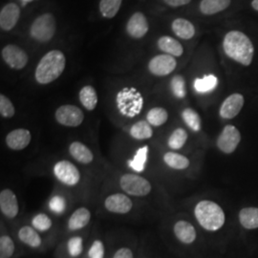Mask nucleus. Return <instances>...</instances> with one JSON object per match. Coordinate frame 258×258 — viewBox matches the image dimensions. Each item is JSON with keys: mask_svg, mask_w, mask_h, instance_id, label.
<instances>
[{"mask_svg": "<svg viewBox=\"0 0 258 258\" xmlns=\"http://www.w3.org/2000/svg\"><path fill=\"white\" fill-rule=\"evenodd\" d=\"M225 54L232 60L244 66H249L254 55V47L248 36L240 31L229 32L223 41Z\"/></svg>", "mask_w": 258, "mask_h": 258, "instance_id": "nucleus-1", "label": "nucleus"}, {"mask_svg": "<svg viewBox=\"0 0 258 258\" xmlns=\"http://www.w3.org/2000/svg\"><path fill=\"white\" fill-rule=\"evenodd\" d=\"M66 58L59 50L48 52L38 62L35 73L36 81L39 84H48L57 80L63 73Z\"/></svg>", "mask_w": 258, "mask_h": 258, "instance_id": "nucleus-2", "label": "nucleus"}, {"mask_svg": "<svg viewBox=\"0 0 258 258\" xmlns=\"http://www.w3.org/2000/svg\"><path fill=\"white\" fill-rule=\"evenodd\" d=\"M194 214L200 226L207 231H218L225 223V213L221 207L210 200H203L197 204Z\"/></svg>", "mask_w": 258, "mask_h": 258, "instance_id": "nucleus-3", "label": "nucleus"}, {"mask_svg": "<svg viewBox=\"0 0 258 258\" xmlns=\"http://www.w3.org/2000/svg\"><path fill=\"white\" fill-rule=\"evenodd\" d=\"M143 97L135 88H124L117 95V106L123 116L134 118L143 109Z\"/></svg>", "mask_w": 258, "mask_h": 258, "instance_id": "nucleus-4", "label": "nucleus"}, {"mask_svg": "<svg viewBox=\"0 0 258 258\" xmlns=\"http://www.w3.org/2000/svg\"><path fill=\"white\" fill-rule=\"evenodd\" d=\"M55 30L56 23L54 16L44 14L34 20L30 29V35L37 41L47 42L53 38Z\"/></svg>", "mask_w": 258, "mask_h": 258, "instance_id": "nucleus-5", "label": "nucleus"}, {"mask_svg": "<svg viewBox=\"0 0 258 258\" xmlns=\"http://www.w3.org/2000/svg\"><path fill=\"white\" fill-rule=\"evenodd\" d=\"M121 189L132 196L144 197L150 194L151 184L146 178L137 174L126 173L120 179Z\"/></svg>", "mask_w": 258, "mask_h": 258, "instance_id": "nucleus-6", "label": "nucleus"}, {"mask_svg": "<svg viewBox=\"0 0 258 258\" xmlns=\"http://www.w3.org/2000/svg\"><path fill=\"white\" fill-rule=\"evenodd\" d=\"M55 117L59 124L68 127H77L81 125L84 120L83 110L71 104L59 106L55 111Z\"/></svg>", "mask_w": 258, "mask_h": 258, "instance_id": "nucleus-7", "label": "nucleus"}, {"mask_svg": "<svg viewBox=\"0 0 258 258\" xmlns=\"http://www.w3.org/2000/svg\"><path fill=\"white\" fill-rule=\"evenodd\" d=\"M53 171L59 182L69 186H74L81 180V173L78 167L66 160L57 162L54 166Z\"/></svg>", "mask_w": 258, "mask_h": 258, "instance_id": "nucleus-8", "label": "nucleus"}, {"mask_svg": "<svg viewBox=\"0 0 258 258\" xmlns=\"http://www.w3.org/2000/svg\"><path fill=\"white\" fill-rule=\"evenodd\" d=\"M2 58L12 69L21 70L28 63L27 53L20 47L9 44L2 49Z\"/></svg>", "mask_w": 258, "mask_h": 258, "instance_id": "nucleus-9", "label": "nucleus"}, {"mask_svg": "<svg viewBox=\"0 0 258 258\" xmlns=\"http://www.w3.org/2000/svg\"><path fill=\"white\" fill-rule=\"evenodd\" d=\"M241 141L239 130L233 125H226L217 139V147L226 154L232 153Z\"/></svg>", "mask_w": 258, "mask_h": 258, "instance_id": "nucleus-10", "label": "nucleus"}, {"mask_svg": "<svg viewBox=\"0 0 258 258\" xmlns=\"http://www.w3.org/2000/svg\"><path fill=\"white\" fill-rule=\"evenodd\" d=\"M177 61L174 56L170 55H158L148 63V70L151 74L164 77L171 74L175 70Z\"/></svg>", "mask_w": 258, "mask_h": 258, "instance_id": "nucleus-11", "label": "nucleus"}, {"mask_svg": "<svg viewBox=\"0 0 258 258\" xmlns=\"http://www.w3.org/2000/svg\"><path fill=\"white\" fill-rule=\"evenodd\" d=\"M104 206L108 212L125 214L132 210L133 203L125 194H111L105 199Z\"/></svg>", "mask_w": 258, "mask_h": 258, "instance_id": "nucleus-12", "label": "nucleus"}, {"mask_svg": "<svg viewBox=\"0 0 258 258\" xmlns=\"http://www.w3.org/2000/svg\"><path fill=\"white\" fill-rule=\"evenodd\" d=\"M0 211L10 219L17 217L19 214V206L15 192L9 189H3L0 192Z\"/></svg>", "mask_w": 258, "mask_h": 258, "instance_id": "nucleus-13", "label": "nucleus"}, {"mask_svg": "<svg viewBox=\"0 0 258 258\" xmlns=\"http://www.w3.org/2000/svg\"><path fill=\"white\" fill-rule=\"evenodd\" d=\"M244 105V97L238 94H232L229 96L223 103L220 107V116L223 119L231 120L234 117H236L239 114L240 111L242 110Z\"/></svg>", "mask_w": 258, "mask_h": 258, "instance_id": "nucleus-14", "label": "nucleus"}, {"mask_svg": "<svg viewBox=\"0 0 258 258\" xmlns=\"http://www.w3.org/2000/svg\"><path fill=\"white\" fill-rule=\"evenodd\" d=\"M20 18V9L16 3L5 5L0 12V28L3 31H11L18 24Z\"/></svg>", "mask_w": 258, "mask_h": 258, "instance_id": "nucleus-15", "label": "nucleus"}, {"mask_svg": "<svg viewBox=\"0 0 258 258\" xmlns=\"http://www.w3.org/2000/svg\"><path fill=\"white\" fill-rule=\"evenodd\" d=\"M32 141L31 132L25 128H18L11 131L6 136V145L12 150L19 151L27 148Z\"/></svg>", "mask_w": 258, "mask_h": 258, "instance_id": "nucleus-16", "label": "nucleus"}, {"mask_svg": "<svg viewBox=\"0 0 258 258\" xmlns=\"http://www.w3.org/2000/svg\"><path fill=\"white\" fill-rule=\"evenodd\" d=\"M126 32L133 38H142L148 34V19L143 13L137 12L131 16L126 25Z\"/></svg>", "mask_w": 258, "mask_h": 258, "instance_id": "nucleus-17", "label": "nucleus"}, {"mask_svg": "<svg viewBox=\"0 0 258 258\" xmlns=\"http://www.w3.org/2000/svg\"><path fill=\"white\" fill-rule=\"evenodd\" d=\"M69 153L77 162L83 165H88L94 160L91 149L81 142H73L69 147Z\"/></svg>", "mask_w": 258, "mask_h": 258, "instance_id": "nucleus-18", "label": "nucleus"}, {"mask_svg": "<svg viewBox=\"0 0 258 258\" xmlns=\"http://www.w3.org/2000/svg\"><path fill=\"white\" fill-rule=\"evenodd\" d=\"M174 234L177 239L184 244H191L196 239V231L188 222L181 220L174 225Z\"/></svg>", "mask_w": 258, "mask_h": 258, "instance_id": "nucleus-19", "label": "nucleus"}, {"mask_svg": "<svg viewBox=\"0 0 258 258\" xmlns=\"http://www.w3.org/2000/svg\"><path fill=\"white\" fill-rule=\"evenodd\" d=\"M90 219H91L90 211L84 207H82L76 210L70 216L68 220V229L70 231H78V230L83 229L85 226L88 225Z\"/></svg>", "mask_w": 258, "mask_h": 258, "instance_id": "nucleus-20", "label": "nucleus"}, {"mask_svg": "<svg viewBox=\"0 0 258 258\" xmlns=\"http://www.w3.org/2000/svg\"><path fill=\"white\" fill-rule=\"evenodd\" d=\"M158 47L161 51L166 53V55L172 56H181L184 53L183 46L181 43L173 37L164 36L158 40Z\"/></svg>", "mask_w": 258, "mask_h": 258, "instance_id": "nucleus-21", "label": "nucleus"}, {"mask_svg": "<svg viewBox=\"0 0 258 258\" xmlns=\"http://www.w3.org/2000/svg\"><path fill=\"white\" fill-rule=\"evenodd\" d=\"M171 28L176 36L182 39H190L195 35V27L187 19H176Z\"/></svg>", "mask_w": 258, "mask_h": 258, "instance_id": "nucleus-22", "label": "nucleus"}, {"mask_svg": "<svg viewBox=\"0 0 258 258\" xmlns=\"http://www.w3.org/2000/svg\"><path fill=\"white\" fill-rule=\"evenodd\" d=\"M231 3V0H202L200 11L206 16H212L227 9Z\"/></svg>", "mask_w": 258, "mask_h": 258, "instance_id": "nucleus-23", "label": "nucleus"}, {"mask_svg": "<svg viewBox=\"0 0 258 258\" xmlns=\"http://www.w3.org/2000/svg\"><path fill=\"white\" fill-rule=\"evenodd\" d=\"M130 135L139 141L148 140L153 136L152 125L148 120H139L131 126Z\"/></svg>", "mask_w": 258, "mask_h": 258, "instance_id": "nucleus-24", "label": "nucleus"}, {"mask_svg": "<svg viewBox=\"0 0 258 258\" xmlns=\"http://www.w3.org/2000/svg\"><path fill=\"white\" fill-rule=\"evenodd\" d=\"M19 238L31 248H37L41 245V238L35 228L24 226L19 231Z\"/></svg>", "mask_w": 258, "mask_h": 258, "instance_id": "nucleus-25", "label": "nucleus"}, {"mask_svg": "<svg viewBox=\"0 0 258 258\" xmlns=\"http://www.w3.org/2000/svg\"><path fill=\"white\" fill-rule=\"evenodd\" d=\"M241 225L248 230L258 228V208H245L239 212Z\"/></svg>", "mask_w": 258, "mask_h": 258, "instance_id": "nucleus-26", "label": "nucleus"}, {"mask_svg": "<svg viewBox=\"0 0 258 258\" xmlns=\"http://www.w3.org/2000/svg\"><path fill=\"white\" fill-rule=\"evenodd\" d=\"M148 151L149 149L148 146H144L139 148L134 157L131 160H129V167L137 173L144 172L148 162Z\"/></svg>", "mask_w": 258, "mask_h": 258, "instance_id": "nucleus-27", "label": "nucleus"}, {"mask_svg": "<svg viewBox=\"0 0 258 258\" xmlns=\"http://www.w3.org/2000/svg\"><path fill=\"white\" fill-rule=\"evenodd\" d=\"M80 101L87 110L92 111L98 104V95L91 85H86L80 91Z\"/></svg>", "mask_w": 258, "mask_h": 258, "instance_id": "nucleus-28", "label": "nucleus"}, {"mask_svg": "<svg viewBox=\"0 0 258 258\" xmlns=\"http://www.w3.org/2000/svg\"><path fill=\"white\" fill-rule=\"evenodd\" d=\"M218 84V79L214 75H208L194 81L195 91L199 94H206L213 91Z\"/></svg>", "mask_w": 258, "mask_h": 258, "instance_id": "nucleus-29", "label": "nucleus"}, {"mask_svg": "<svg viewBox=\"0 0 258 258\" xmlns=\"http://www.w3.org/2000/svg\"><path fill=\"white\" fill-rule=\"evenodd\" d=\"M164 162L166 165L177 170H183L189 166V160L186 157L176 153V152H167L164 155Z\"/></svg>", "mask_w": 258, "mask_h": 258, "instance_id": "nucleus-30", "label": "nucleus"}, {"mask_svg": "<svg viewBox=\"0 0 258 258\" xmlns=\"http://www.w3.org/2000/svg\"><path fill=\"white\" fill-rule=\"evenodd\" d=\"M122 0H101L100 12L105 19H113L120 11Z\"/></svg>", "mask_w": 258, "mask_h": 258, "instance_id": "nucleus-31", "label": "nucleus"}, {"mask_svg": "<svg viewBox=\"0 0 258 258\" xmlns=\"http://www.w3.org/2000/svg\"><path fill=\"white\" fill-rule=\"evenodd\" d=\"M168 119V113L163 107H154L148 111L147 120L152 126H161L166 123Z\"/></svg>", "mask_w": 258, "mask_h": 258, "instance_id": "nucleus-32", "label": "nucleus"}, {"mask_svg": "<svg viewBox=\"0 0 258 258\" xmlns=\"http://www.w3.org/2000/svg\"><path fill=\"white\" fill-rule=\"evenodd\" d=\"M182 118L185 122V124L194 132H198L201 130L202 127L201 118L196 111L191 108H185L182 112Z\"/></svg>", "mask_w": 258, "mask_h": 258, "instance_id": "nucleus-33", "label": "nucleus"}, {"mask_svg": "<svg viewBox=\"0 0 258 258\" xmlns=\"http://www.w3.org/2000/svg\"><path fill=\"white\" fill-rule=\"evenodd\" d=\"M186 140H187L186 131L183 128H177L169 136L167 145L171 149L177 150L184 147V144L186 143Z\"/></svg>", "mask_w": 258, "mask_h": 258, "instance_id": "nucleus-34", "label": "nucleus"}, {"mask_svg": "<svg viewBox=\"0 0 258 258\" xmlns=\"http://www.w3.org/2000/svg\"><path fill=\"white\" fill-rule=\"evenodd\" d=\"M170 87H171V91L173 93V95L178 99H184L186 95L185 91V83H184V78L180 75H176L171 82H170Z\"/></svg>", "mask_w": 258, "mask_h": 258, "instance_id": "nucleus-35", "label": "nucleus"}, {"mask_svg": "<svg viewBox=\"0 0 258 258\" xmlns=\"http://www.w3.org/2000/svg\"><path fill=\"white\" fill-rule=\"evenodd\" d=\"M15 252V243L8 235L0 237V258H10Z\"/></svg>", "mask_w": 258, "mask_h": 258, "instance_id": "nucleus-36", "label": "nucleus"}, {"mask_svg": "<svg viewBox=\"0 0 258 258\" xmlns=\"http://www.w3.org/2000/svg\"><path fill=\"white\" fill-rule=\"evenodd\" d=\"M33 227L39 231H47L52 227V220L45 213H39L32 220Z\"/></svg>", "mask_w": 258, "mask_h": 258, "instance_id": "nucleus-37", "label": "nucleus"}, {"mask_svg": "<svg viewBox=\"0 0 258 258\" xmlns=\"http://www.w3.org/2000/svg\"><path fill=\"white\" fill-rule=\"evenodd\" d=\"M16 109L13 102L3 94L0 95V114L3 118H12L15 116Z\"/></svg>", "mask_w": 258, "mask_h": 258, "instance_id": "nucleus-38", "label": "nucleus"}, {"mask_svg": "<svg viewBox=\"0 0 258 258\" xmlns=\"http://www.w3.org/2000/svg\"><path fill=\"white\" fill-rule=\"evenodd\" d=\"M67 249L69 254L72 257H77L83 252V238L80 236H75L70 238L67 243Z\"/></svg>", "mask_w": 258, "mask_h": 258, "instance_id": "nucleus-39", "label": "nucleus"}, {"mask_svg": "<svg viewBox=\"0 0 258 258\" xmlns=\"http://www.w3.org/2000/svg\"><path fill=\"white\" fill-rule=\"evenodd\" d=\"M49 209L55 214H61L66 209V200L61 195H55L49 202Z\"/></svg>", "mask_w": 258, "mask_h": 258, "instance_id": "nucleus-40", "label": "nucleus"}, {"mask_svg": "<svg viewBox=\"0 0 258 258\" xmlns=\"http://www.w3.org/2000/svg\"><path fill=\"white\" fill-rule=\"evenodd\" d=\"M89 258L104 257V245L101 240H95L88 251Z\"/></svg>", "mask_w": 258, "mask_h": 258, "instance_id": "nucleus-41", "label": "nucleus"}, {"mask_svg": "<svg viewBox=\"0 0 258 258\" xmlns=\"http://www.w3.org/2000/svg\"><path fill=\"white\" fill-rule=\"evenodd\" d=\"M113 258H133V252L128 248H120L115 252Z\"/></svg>", "mask_w": 258, "mask_h": 258, "instance_id": "nucleus-42", "label": "nucleus"}, {"mask_svg": "<svg viewBox=\"0 0 258 258\" xmlns=\"http://www.w3.org/2000/svg\"><path fill=\"white\" fill-rule=\"evenodd\" d=\"M170 7H180L188 4L191 0H164Z\"/></svg>", "mask_w": 258, "mask_h": 258, "instance_id": "nucleus-43", "label": "nucleus"}, {"mask_svg": "<svg viewBox=\"0 0 258 258\" xmlns=\"http://www.w3.org/2000/svg\"><path fill=\"white\" fill-rule=\"evenodd\" d=\"M251 7L258 12V0H252Z\"/></svg>", "mask_w": 258, "mask_h": 258, "instance_id": "nucleus-44", "label": "nucleus"}]
</instances>
